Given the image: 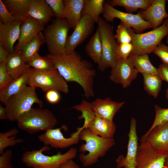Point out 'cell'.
Returning <instances> with one entry per match:
<instances>
[{
  "mask_svg": "<svg viewBox=\"0 0 168 168\" xmlns=\"http://www.w3.org/2000/svg\"><path fill=\"white\" fill-rule=\"evenodd\" d=\"M45 56L67 82H75L79 84L87 98L94 96V82L96 72L91 63L82 59L75 51L69 54H49Z\"/></svg>",
  "mask_w": 168,
  "mask_h": 168,
  "instance_id": "1",
  "label": "cell"
},
{
  "mask_svg": "<svg viewBox=\"0 0 168 168\" xmlns=\"http://www.w3.org/2000/svg\"><path fill=\"white\" fill-rule=\"evenodd\" d=\"M80 140L85 141L80 146L82 152L79 159L84 167H88L97 162L99 159L104 156L115 144L113 138H102L92 133L88 128H84L79 135Z\"/></svg>",
  "mask_w": 168,
  "mask_h": 168,
  "instance_id": "2",
  "label": "cell"
},
{
  "mask_svg": "<svg viewBox=\"0 0 168 168\" xmlns=\"http://www.w3.org/2000/svg\"><path fill=\"white\" fill-rule=\"evenodd\" d=\"M50 149L49 146L44 145L39 150L25 151L22 155L21 161L29 168H58L63 164L75 158L77 153V149L74 147L64 153L58 152L51 156L43 153Z\"/></svg>",
  "mask_w": 168,
  "mask_h": 168,
  "instance_id": "3",
  "label": "cell"
},
{
  "mask_svg": "<svg viewBox=\"0 0 168 168\" xmlns=\"http://www.w3.org/2000/svg\"><path fill=\"white\" fill-rule=\"evenodd\" d=\"M19 128L29 134H33L54 128L58 121L53 113L42 108L32 107L22 115L17 121Z\"/></svg>",
  "mask_w": 168,
  "mask_h": 168,
  "instance_id": "4",
  "label": "cell"
},
{
  "mask_svg": "<svg viewBox=\"0 0 168 168\" xmlns=\"http://www.w3.org/2000/svg\"><path fill=\"white\" fill-rule=\"evenodd\" d=\"M36 88L27 85L9 99L4 105L9 120L17 121L22 115L31 109L34 104H37L40 107L43 108V102L38 97Z\"/></svg>",
  "mask_w": 168,
  "mask_h": 168,
  "instance_id": "5",
  "label": "cell"
},
{
  "mask_svg": "<svg viewBox=\"0 0 168 168\" xmlns=\"http://www.w3.org/2000/svg\"><path fill=\"white\" fill-rule=\"evenodd\" d=\"M128 30L133 45L130 55L133 56L149 54L152 52L163 38L168 35V26L165 20L160 26L147 32L137 33L130 27Z\"/></svg>",
  "mask_w": 168,
  "mask_h": 168,
  "instance_id": "6",
  "label": "cell"
},
{
  "mask_svg": "<svg viewBox=\"0 0 168 168\" xmlns=\"http://www.w3.org/2000/svg\"><path fill=\"white\" fill-rule=\"evenodd\" d=\"M70 28L66 19L56 18L44 29L43 35L50 54H65V46Z\"/></svg>",
  "mask_w": 168,
  "mask_h": 168,
  "instance_id": "7",
  "label": "cell"
},
{
  "mask_svg": "<svg viewBox=\"0 0 168 168\" xmlns=\"http://www.w3.org/2000/svg\"><path fill=\"white\" fill-rule=\"evenodd\" d=\"M97 23L102 48V58L98 65V69L103 72L107 68H112L114 66L116 62L118 43L115 37L112 26L101 17L99 18Z\"/></svg>",
  "mask_w": 168,
  "mask_h": 168,
  "instance_id": "8",
  "label": "cell"
},
{
  "mask_svg": "<svg viewBox=\"0 0 168 168\" xmlns=\"http://www.w3.org/2000/svg\"><path fill=\"white\" fill-rule=\"evenodd\" d=\"M27 85L39 88L45 93L50 90L66 94L69 91L67 82L57 70L41 71L30 67Z\"/></svg>",
  "mask_w": 168,
  "mask_h": 168,
  "instance_id": "9",
  "label": "cell"
},
{
  "mask_svg": "<svg viewBox=\"0 0 168 168\" xmlns=\"http://www.w3.org/2000/svg\"><path fill=\"white\" fill-rule=\"evenodd\" d=\"M102 16L108 22H113L115 18H118L137 33H141L145 30L152 28L150 24L142 18L139 12L134 14L119 11L111 6L105 1L104 4Z\"/></svg>",
  "mask_w": 168,
  "mask_h": 168,
  "instance_id": "10",
  "label": "cell"
},
{
  "mask_svg": "<svg viewBox=\"0 0 168 168\" xmlns=\"http://www.w3.org/2000/svg\"><path fill=\"white\" fill-rule=\"evenodd\" d=\"M140 142L135 168H163L168 153L156 151L145 141Z\"/></svg>",
  "mask_w": 168,
  "mask_h": 168,
  "instance_id": "11",
  "label": "cell"
},
{
  "mask_svg": "<svg viewBox=\"0 0 168 168\" xmlns=\"http://www.w3.org/2000/svg\"><path fill=\"white\" fill-rule=\"evenodd\" d=\"M61 128H52L45 131L38 136L39 140L44 145L50 146L55 148L64 149L77 144L80 139L79 135L84 128H78L72 133L69 138H66L62 133Z\"/></svg>",
  "mask_w": 168,
  "mask_h": 168,
  "instance_id": "12",
  "label": "cell"
},
{
  "mask_svg": "<svg viewBox=\"0 0 168 168\" xmlns=\"http://www.w3.org/2000/svg\"><path fill=\"white\" fill-rule=\"evenodd\" d=\"M109 78L113 82L120 84L124 88L129 86L137 77L138 72L135 68L131 58L117 60L111 68Z\"/></svg>",
  "mask_w": 168,
  "mask_h": 168,
  "instance_id": "13",
  "label": "cell"
},
{
  "mask_svg": "<svg viewBox=\"0 0 168 168\" xmlns=\"http://www.w3.org/2000/svg\"><path fill=\"white\" fill-rule=\"evenodd\" d=\"M95 23L94 20L89 16H82L72 33L68 36L65 46V54H69L75 51L76 48L91 34Z\"/></svg>",
  "mask_w": 168,
  "mask_h": 168,
  "instance_id": "14",
  "label": "cell"
},
{
  "mask_svg": "<svg viewBox=\"0 0 168 168\" xmlns=\"http://www.w3.org/2000/svg\"><path fill=\"white\" fill-rule=\"evenodd\" d=\"M137 122L134 117L131 121L127 154L125 157L119 156L116 160L117 168H135L138 145Z\"/></svg>",
  "mask_w": 168,
  "mask_h": 168,
  "instance_id": "15",
  "label": "cell"
},
{
  "mask_svg": "<svg viewBox=\"0 0 168 168\" xmlns=\"http://www.w3.org/2000/svg\"><path fill=\"white\" fill-rule=\"evenodd\" d=\"M45 25L30 17L22 21L18 42L14 46V53H20L22 48L35 37L40 32L44 30Z\"/></svg>",
  "mask_w": 168,
  "mask_h": 168,
  "instance_id": "16",
  "label": "cell"
},
{
  "mask_svg": "<svg viewBox=\"0 0 168 168\" xmlns=\"http://www.w3.org/2000/svg\"><path fill=\"white\" fill-rule=\"evenodd\" d=\"M143 141L156 151L168 153V122L147 131L141 139L140 142Z\"/></svg>",
  "mask_w": 168,
  "mask_h": 168,
  "instance_id": "17",
  "label": "cell"
},
{
  "mask_svg": "<svg viewBox=\"0 0 168 168\" xmlns=\"http://www.w3.org/2000/svg\"><path fill=\"white\" fill-rule=\"evenodd\" d=\"M166 0H153L151 5L145 10H140L138 12L142 18L149 23L153 29H155L168 18L165 7Z\"/></svg>",
  "mask_w": 168,
  "mask_h": 168,
  "instance_id": "18",
  "label": "cell"
},
{
  "mask_svg": "<svg viewBox=\"0 0 168 168\" xmlns=\"http://www.w3.org/2000/svg\"><path fill=\"white\" fill-rule=\"evenodd\" d=\"M22 21L7 24L0 22V44L10 54L14 53V45L19 38Z\"/></svg>",
  "mask_w": 168,
  "mask_h": 168,
  "instance_id": "19",
  "label": "cell"
},
{
  "mask_svg": "<svg viewBox=\"0 0 168 168\" xmlns=\"http://www.w3.org/2000/svg\"><path fill=\"white\" fill-rule=\"evenodd\" d=\"M125 102H118L108 97L105 99L96 98L91 103L96 116L113 121L115 114Z\"/></svg>",
  "mask_w": 168,
  "mask_h": 168,
  "instance_id": "20",
  "label": "cell"
},
{
  "mask_svg": "<svg viewBox=\"0 0 168 168\" xmlns=\"http://www.w3.org/2000/svg\"><path fill=\"white\" fill-rule=\"evenodd\" d=\"M27 16L45 25L55 16L45 0H30Z\"/></svg>",
  "mask_w": 168,
  "mask_h": 168,
  "instance_id": "21",
  "label": "cell"
},
{
  "mask_svg": "<svg viewBox=\"0 0 168 168\" xmlns=\"http://www.w3.org/2000/svg\"><path fill=\"white\" fill-rule=\"evenodd\" d=\"M29 77V70L21 76L12 79L4 88L0 90V100L1 102L5 105L11 97L27 86Z\"/></svg>",
  "mask_w": 168,
  "mask_h": 168,
  "instance_id": "22",
  "label": "cell"
},
{
  "mask_svg": "<svg viewBox=\"0 0 168 168\" xmlns=\"http://www.w3.org/2000/svg\"><path fill=\"white\" fill-rule=\"evenodd\" d=\"M85 0H64L63 18L69 22L71 28L74 29L79 22Z\"/></svg>",
  "mask_w": 168,
  "mask_h": 168,
  "instance_id": "23",
  "label": "cell"
},
{
  "mask_svg": "<svg viewBox=\"0 0 168 168\" xmlns=\"http://www.w3.org/2000/svg\"><path fill=\"white\" fill-rule=\"evenodd\" d=\"M6 68L12 79L18 77L27 72L30 67L20 53L10 54L7 61Z\"/></svg>",
  "mask_w": 168,
  "mask_h": 168,
  "instance_id": "24",
  "label": "cell"
},
{
  "mask_svg": "<svg viewBox=\"0 0 168 168\" xmlns=\"http://www.w3.org/2000/svg\"><path fill=\"white\" fill-rule=\"evenodd\" d=\"M87 128L96 135L110 138H113L116 126L113 121L96 116Z\"/></svg>",
  "mask_w": 168,
  "mask_h": 168,
  "instance_id": "25",
  "label": "cell"
},
{
  "mask_svg": "<svg viewBox=\"0 0 168 168\" xmlns=\"http://www.w3.org/2000/svg\"><path fill=\"white\" fill-rule=\"evenodd\" d=\"M85 49L88 56L98 65L101 60L102 48L100 31L98 27L86 45Z\"/></svg>",
  "mask_w": 168,
  "mask_h": 168,
  "instance_id": "26",
  "label": "cell"
},
{
  "mask_svg": "<svg viewBox=\"0 0 168 168\" xmlns=\"http://www.w3.org/2000/svg\"><path fill=\"white\" fill-rule=\"evenodd\" d=\"M30 0H2L7 9L17 20L23 21L28 17L27 12Z\"/></svg>",
  "mask_w": 168,
  "mask_h": 168,
  "instance_id": "27",
  "label": "cell"
},
{
  "mask_svg": "<svg viewBox=\"0 0 168 168\" xmlns=\"http://www.w3.org/2000/svg\"><path fill=\"white\" fill-rule=\"evenodd\" d=\"M153 0H110L107 1L111 6L124 7L126 12L133 14L138 9L145 10L152 4Z\"/></svg>",
  "mask_w": 168,
  "mask_h": 168,
  "instance_id": "28",
  "label": "cell"
},
{
  "mask_svg": "<svg viewBox=\"0 0 168 168\" xmlns=\"http://www.w3.org/2000/svg\"><path fill=\"white\" fill-rule=\"evenodd\" d=\"M133 65L138 72L158 76L157 68L151 62L148 54L139 56L130 55Z\"/></svg>",
  "mask_w": 168,
  "mask_h": 168,
  "instance_id": "29",
  "label": "cell"
},
{
  "mask_svg": "<svg viewBox=\"0 0 168 168\" xmlns=\"http://www.w3.org/2000/svg\"><path fill=\"white\" fill-rule=\"evenodd\" d=\"M45 42L43 33L41 31L24 46L20 53L27 63L33 57L38 53L40 46Z\"/></svg>",
  "mask_w": 168,
  "mask_h": 168,
  "instance_id": "30",
  "label": "cell"
},
{
  "mask_svg": "<svg viewBox=\"0 0 168 168\" xmlns=\"http://www.w3.org/2000/svg\"><path fill=\"white\" fill-rule=\"evenodd\" d=\"M104 0H85L82 16L91 17L97 23L100 15L103 13Z\"/></svg>",
  "mask_w": 168,
  "mask_h": 168,
  "instance_id": "31",
  "label": "cell"
},
{
  "mask_svg": "<svg viewBox=\"0 0 168 168\" xmlns=\"http://www.w3.org/2000/svg\"><path fill=\"white\" fill-rule=\"evenodd\" d=\"M71 109L81 113L78 119H84V124L82 126L83 128H87L96 116L92 110L91 102L84 99H82L80 104L73 106Z\"/></svg>",
  "mask_w": 168,
  "mask_h": 168,
  "instance_id": "32",
  "label": "cell"
},
{
  "mask_svg": "<svg viewBox=\"0 0 168 168\" xmlns=\"http://www.w3.org/2000/svg\"><path fill=\"white\" fill-rule=\"evenodd\" d=\"M144 89L149 95L157 98L161 87L162 80L159 76L143 74Z\"/></svg>",
  "mask_w": 168,
  "mask_h": 168,
  "instance_id": "33",
  "label": "cell"
},
{
  "mask_svg": "<svg viewBox=\"0 0 168 168\" xmlns=\"http://www.w3.org/2000/svg\"><path fill=\"white\" fill-rule=\"evenodd\" d=\"M19 131L14 128L4 133H0V154L5 151V149L9 147H13L16 144L24 142L23 139L17 138L16 135Z\"/></svg>",
  "mask_w": 168,
  "mask_h": 168,
  "instance_id": "34",
  "label": "cell"
},
{
  "mask_svg": "<svg viewBox=\"0 0 168 168\" xmlns=\"http://www.w3.org/2000/svg\"><path fill=\"white\" fill-rule=\"evenodd\" d=\"M31 68L41 71L57 70L52 63L46 56L42 57L38 53L33 57L27 63Z\"/></svg>",
  "mask_w": 168,
  "mask_h": 168,
  "instance_id": "35",
  "label": "cell"
},
{
  "mask_svg": "<svg viewBox=\"0 0 168 168\" xmlns=\"http://www.w3.org/2000/svg\"><path fill=\"white\" fill-rule=\"evenodd\" d=\"M129 28L121 22L118 25L115 35L118 44L131 42L132 37L129 32Z\"/></svg>",
  "mask_w": 168,
  "mask_h": 168,
  "instance_id": "36",
  "label": "cell"
},
{
  "mask_svg": "<svg viewBox=\"0 0 168 168\" xmlns=\"http://www.w3.org/2000/svg\"><path fill=\"white\" fill-rule=\"evenodd\" d=\"M155 116L153 124L148 131L156 126L168 122V108H162L158 105H154Z\"/></svg>",
  "mask_w": 168,
  "mask_h": 168,
  "instance_id": "37",
  "label": "cell"
},
{
  "mask_svg": "<svg viewBox=\"0 0 168 168\" xmlns=\"http://www.w3.org/2000/svg\"><path fill=\"white\" fill-rule=\"evenodd\" d=\"M133 49L132 43L118 44L116 50V61L119 59H125L131 54Z\"/></svg>",
  "mask_w": 168,
  "mask_h": 168,
  "instance_id": "38",
  "label": "cell"
},
{
  "mask_svg": "<svg viewBox=\"0 0 168 168\" xmlns=\"http://www.w3.org/2000/svg\"><path fill=\"white\" fill-rule=\"evenodd\" d=\"M57 18H63L64 5L63 0H45Z\"/></svg>",
  "mask_w": 168,
  "mask_h": 168,
  "instance_id": "39",
  "label": "cell"
},
{
  "mask_svg": "<svg viewBox=\"0 0 168 168\" xmlns=\"http://www.w3.org/2000/svg\"><path fill=\"white\" fill-rule=\"evenodd\" d=\"M0 21L4 24L11 23L17 20L7 10L2 0H0Z\"/></svg>",
  "mask_w": 168,
  "mask_h": 168,
  "instance_id": "40",
  "label": "cell"
},
{
  "mask_svg": "<svg viewBox=\"0 0 168 168\" xmlns=\"http://www.w3.org/2000/svg\"><path fill=\"white\" fill-rule=\"evenodd\" d=\"M152 52L160 58L163 63L168 66V46L161 42Z\"/></svg>",
  "mask_w": 168,
  "mask_h": 168,
  "instance_id": "41",
  "label": "cell"
},
{
  "mask_svg": "<svg viewBox=\"0 0 168 168\" xmlns=\"http://www.w3.org/2000/svg\"><path fill=\"white\" fill-rule=\"evenodd\" d=\"M12 156V152L11 150H7L0 155V168H13Z\"/></svg>",
  "mask_w": 168,
  "mask_h": 168,
  "instance_id": "42",
  "label": "cell"
},
{
  "mask_svg": "<svg viewBox=\"0 0 168 168\" xmlns=\"http://www.w3.org/2000/svg\"><path fill=\"white\" fill-rule=\"evenodd\" d=\"M6 63H0V90L4 88L12 80L6 69Z\"/></svg>",
  "mask_w": 168,
  "mask_h": 168,
  "instance_id": "43",
  "label": "cell"
},
{
  "mask_svg": "<svg viewBox=\"0 0 168 168\" xmlns=\"http://www.w3.org/2000/svg\"><path fill=\"white\" fill-rule=\"evenodd\" d=\"M45 97L49 103L53 104L58 103L60 99L59 91L55 90H50L46 92Z\"/></svg>",
  "mask_w": 168,
  "mask_h": 168,
  "instance_id": "44",
  "label": "cell"
},
{
  "mask_svg": "<svg viewBox=\"0 0 168 168\" xmlns=\"http://www.w3.org/2000/svg\"><path fill=\"white\" fill-rule=\"evenodd\" d=\"M157 69L158 76L162 80L168 83V66L161 63L159 65Z\"/></svg>",
  "mask_w": 168,
  "mask_h": 168,
  "instance_id": "45",
  "label": "cell"
},
{
  "mask_svg": "<svg viewBox=\"0 0 168 168\" xmlns=\"http://www.w3.org/2000/svg\"><path fill=\"white\" fill-rule=\"evenodd\" d=\"M10 54L0 44V63L7 62Z\"/></svg>",
  "mask_w": 168,
  "mask_h": 168,
  "instance_id": "46",
  "label": "cell"
},
{
  "mask_svg": "<svg viewBox=\"0 0 168 168\" xmlns=\"http://www.w3.org/2000/svg\"><path fill=\"white\" fill-rule=\"evenodd\" d=\"M58 168H80V167L73 160H71L62 164Z\"/></svg>",
  "mask_w": 168,
  "mask_h": 168,
  "instance_id": "47",
  "label": "cell"
},
{
  "mask_svg": "<svg viewBox=\"0 0 168 168\" xmlns=\"http://www.w3.org/2000/svg\"><path fill=\"white\" fill-rule=\"evenodd\" d=\"M0 119H8L6 108L3 107L1 104H0Z\"/></svg>",
  "mask_w": 168,
  "mask_h": 168,
  "instance_id": "48",
  "label": "cell"
},
{
  "mask_svg": "<svg viewBox=\"0 0 168 168\" xmlns=\"http://www.w3.org/2000/svg\"><path fill=\"white\" fill-rule=\"evenodd\" d=\"M163 168H168V156L166 159Z\"/></svg>",
  "mask_w": 168,
  "mask_h": 168,
  "instance_id": "49",
  "label": "cell"
},
{
  "mask_svg": "<svg viewBox=\"0 0 168 168\" xmlns=\"http://www.w3.org/2000/svg\"><path fill=\"white\" fill-rule=\"evenodd\" d=\"M166 99L168 100V87L166 91Z\"/></svg>",
  "mask_w": 168,
  "mask_h": 168,
  "instance_id": "50",
  "label": "cell"
},
{
  "mask_svg": "<svg viewBox=\"0 0 168 168\" xmlns=\"http://www.w3.org/2000/svg\"><path fill=\"white\" fill-rule=\"evenodd\" d=\"M166 1L168 2V0H167ZM165 21L166 22V25H167V26H168V18H167V19H166L165 20Z\"/></svg>",
  "mask_w": 168,
  "mask_h": 168,
  "instance_id": "51",
  "label": "cell"
},
{
  "mask_svg": "<svg viewBox=\"0 0 168 168\" xmlns=\"http://www.w3.org/2000/svg\"><path fill=\"white\" fill-rule=\"evenodd\" d=\"M166 43L168 44V35H167L166 37Z\"/></svg>",
  "mask_w": 168,
  "mask_h": 168,
  "instance_id": "52",
  "label": "cell"
}]
</instances>
